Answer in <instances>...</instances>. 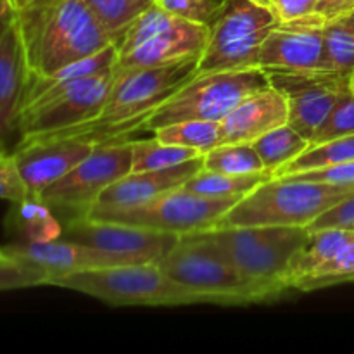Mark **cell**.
<instances>
[{
	"mask_svg": "<svg viewBox=\"0 0 354 354\" xmlns=\"http://www.w3.org/2000/svg\"><path fill=\"white\" fill-rule=\"evenodd\" d=\"M30 197V190L17 169L14 156L0 152V199L14 204L23 203Z\"/></svg>",
	"mask_w": 354,
	"mask_h": 354,
	"instance_id": "cell-35",
	"label": "cell"
},
{
	"mask_svg": "<svg viewBox=\"0 0 354 354\" xmlns=\"http://www.w3.org/2000/svg\"><path fill=\"white\" fill-rule=\"evenodd\" d=\"M349 230H353V232H354V225H353V227H351V228H349Z\"/></svg>",
	"mask_w": 354,
	"mask_h": 354,
	"instance_id": "cell-45",
	"label": "cell"
},
{
	"mask_svg": "<svg viewBox=\"0 0 354 354\" xmlns=\"http://www.w3.org/2000/svg\"><path fill=\"white\" fill-rule=\"evenodd\" d=\"M354 225V192L334 207L325 211L308 227V232L327 230V228H351Z\"/></svg>",
	"mask_w": 354,
	"mask_h": 354,
	"instance_id": "cell-37",
	"label": "cell"
},
{
	"mask_svg": "<svg viewBox=\"0 0 354 354\" xmlns=\"http://www.w3.org/2000/svg\"><path fill=\"white\" fill-rule=\"evenodd\" d=\"M354 133V93L351 88L346 90L341 97L337 99V102L334 104V107L330 109V113L327 114L324 121H322L320 127L317 128V131L311 137L310 145H318L324 144V142L334 140V138L346 137V135Z\"/></svg>",
	"mask_w": 354,
	"mask_h": 354,
	"instance_id": "cell-32",
	"label": "cell"
},
{
	"mask_svg": "<svg viewBox=\"0 0 354 354\" xmlns=\"http://www.w3.org/2000/svg\"><path fill=\"white\" fill-rule=\"evenodd\" d=\"M156 3L182 19L211 26L218 16L221 0H159Z\"/></svg>",
	"mask_w": 354,
	"mask_h": 354,
	"instance_id": "cell-34",
	"label": "cell"
},
{
	"mask_svg": "<svg viewBox=\"0 0 354 354\" xmlns=\"http://www.w3.org/2000/svg\"><path fill=\"white\" fill-rule=\"evenodd\" d=\"M16 14L31 76H50L114 44L85 0H41Z\"/></svg>",
	"mask_w": 354,
	"mask_h": 354,
	"instance_id": "cell-1",
	"label": "cell"
},
{
	"mask_svg": "<svg viewBox=\"0 0 354 354\" xmlns=\"http://www.w3.org/2000/svg\"><path fill=\"white\" fill-rule=\"evenodd\" d=\"M114 68L57 86L28 104L21 116V140L92 123L113 88Z\"/></svg>",
	"mask_w": 354,
	"mask_h": 354,
	"instance_id": "cell-11",
	"label": "cell"
},
{
	"mask_svg": "<svg viewBox=\"0 0 354 354\" xmlns=\"http://www.w3.org/2000/svg\"><path fill=\"white\" fill-rule=\"evenodd\" d=\"M131 171V142L97 145L95 151L76 165L62 178L40 194L48 209H71L85 214L99 201L100 194Z\"/></svg>",
	"mask_w": 354,
	"mask_h": 354,
	"instance_id": "cell-12",
	"label": "cell"
},
{
	"mask_svg": "<svg viewBox=\"0 0 354 354\" xmlns=\"http://www.w3.org/2000/svg\"><path fill=\"white\" fill-rule=\"evenodd\" d=\"M325 21L337 19L354 12V0H320L315 9Z\"/></svg>",
	"mask_w": 354,
	"mask_h": 354,
	"instance_id": "cell-39",
	"label": "cell"
},
{
	"mask_svg": "<svg viewBox=\"0 0 354 354\" xmlns=\"http://www.w3.org/2000/svg\"><path fill=\"white\" fill-rule=\"evenodd\" d=\"M289 123V106L272 85L245 97L220 121L221 144H252L270 130Z\"/></svg>",
	"mask_w": 354,
	"mask_h": 354,
	"instance_id": "cell-20",
	"label": "cell"
},
{
	"mask_svg": "<svg viewBox=\"0 0 354 354\" xmlns=\"http://www.w3.org/2000/svg\"><path fill=\"white\" fill-rule=\"evenodd\" d=\"M273 88L289 106V124L311 140L339 97L349 88L351 76L339 73H299L265 69Z\"/></svg>",
	"mask_w": 354,
	"mask_h": 354,
	"instance_id": "cell-14",
	"label": "cell"
},
{
	"mask_svg": "<svg viewBox=\"0 0 354 354\" xmlns=\"http://www.w3.org/2000/svg\"><path fill=\"white\" fill-rule=\"evenodd\" d=\"M52 286L83 292L111 306H187L203 297L169 279L158 263L107 266L59 277Z\"/></svg>",
	"mask_w": 354,
	"mask_h": 354,
	"instance_id": "cell-4",
	"label": "cell"
},
{
	"mask_svg": "<svg viewBox=\"0 0 354 354\" xmlns=\"http://www.w3.org/2000/svg\"><path fill=\"white\" fill-rule=\"evenodd\" d=\"M209 26L182 19L158 3L145 9L118 41L114 69L158 68L203 54Z\"/></svg>",
	"mask_w": 354,
	"mask_h": 354,
	"instance_id": "cell-6",
	"label": "cell"
},
{
	"mask_svg": "<svg viewBox=\"0 0 354 354\" xmlns=\"http://www.w3.org/2000/svg\"><path fill=\"white\" fill-rule=\"evenodd\" d=\"M28 76L17 14L9 6L0 14V152L14 154L21 142Z\"/></svg>",
	"mask_w": 354,
	"mask_h": 354,
	"instance_id": "cell-15",
	"label": "cell"
},
{
	"mask_svg": "<svg viewBox=\"0 0 354 354\" xmlns=\"http://www.w3.org/2000/svg\"><path fill=\"white\" fill-rule=\"evenodd\" d=\"M282 178L332 183V185H354V161L325 166V168L318 169H310V171L303 173H294V175L282 176Z\"/></svg>",
	"mask_w": 354,
	"mask_h": 354,
	"instance_id": "cell-36",
	"label": "cell"
},
{
	"mask_svg": "<svg viewBox=\"0 0 354 354\" xmlns=\"http://www.w3.org/2000/svg\"><path fill=\"white\" fill-rule=\"evenodd\" d=\"M97 145L83 137H33L23 138L12 156L31 199H38L48 185L88 158Z\"/></svg>",
	"mask_w": 354,
	"mask_h": 354,
	"instance_id": "cell-17",
	"label": "cell"
},
{
	"mask_svg": "<svg viewBox=\"0 0 354 354\" xmlns=\"http://www.w3.org/2000/svg\"><path fill=\"white\" fill-rule=\"evenodd\" d=\"M251 2H254L256 6H261V7H266V9H270V6H272L275 0H251Z\"/></svg>",
	"mask_w": 354,
	"mask_h": 354,
	"instance_id": "cell-41",
	"label": "cell"
},
{
	"mask_svg": "<svg viewBox=\"0 0 354 354\" xmlns=\"http://www.w3.org/2000/svg\"><path fill=\"white\" fill-rule=\"evenodd\" d=\"M354 241V232L348 228H327V230L310 232L306 244L294 256L289 266V287L296 289L297 283L317 272L322 265L334 258L342 248Z\"/></svg>",
	"mask_w": 354,
	"mask_h": 354,
	"instance_id": "cell-21",
	"label": "cell"
},
{
	"mask_svg": "<svg viewBox=\"0 0 354 354\" xmlns=\"http://www.w3.org/2000/svg\"><path fill=\"white\" fill-rule=\"evenodd\" d=\"M52 220L48 218V207L44 206L37 199H26L23 203H14L12 211L9 214V228L17 230L26 237V242L52 241L55 234H52Z\"/></svg>",
	"mask_w": 354,
	"mask_h": 354,
	"instance_id": "cell-30",
	"label": "cell"
},
{
	"mask_svg": "<svg viewBox=\"0 0 354 354\" xmlns=\"http://www.w3.org/2000/svg\"><path fill=\"white\" fill-rule=\"evenodd\" d=\"M0 249L10 258L41 270L48 277V286H52L59 277L71 275L76 272L127 265L123 259L109 252L78 244V242L64 241V239L21 242V244L3 245Z\"/></svg>",
	"mask_w": 354,
	"mask_h": 354,
	"instance_id": "cell-18",
	"label": "cell"
},
{
	"mask_svg": "<svg viewBox=\"0 0 354 354\" xmlns=\"http://www.w3.org/2000/svg\"><path fill=\"white\" fill-rule=\"evenodd\" d=\"M270 86L265 69H239L196 75L171 97L156 107L140 131H151L180 121H216L220 123L245 97Z\"/></svg>",
	"mask_w": 354,
	"mask_h": 354,
	"instance_id": "cell-5",
	"label": "cell"
},
{
	"mask_svg": "<svg viewBox=\"0 0 354 354\" xmlns=\"http://www.w3.org/2000/svg\"><path fill=\"white\" fill-rule=\"evenodd\" d=\"M154 137L166 144L183 145L206 154L220 145V123L216 121H180L154 131Z\"/></svg>",
	"mask_w": 354,
	"mask_h": 354,
	"instance_id": "cell-28",
	"label": "cell"
},
{
	"mask_svg": "<svg viewBox=\"0 0 354 354\" xmlns=\"http://www.w3.org/2000/svg\"><path fill=\"white\" fill-rule=\"evenodd\" d=\"M349 88H351L353 93H354V75L351 76V82H349Z\"/></svg>",
	"mask_w": 354,
	"mask_h": 354,
	"instance_id": "cell-43",
	"label": "cell"
},
{
	"mask_svg": "<svg viewBox=\"0 0 354 354\" xmlns=\"http://www.w3.org/2000/svg\"><path fill=\"white\" fill-rule=\"evenodd\" d=\"M252 147L261 158L266 171L273 176L277 169L303 154L310 147V140L303 137L296 128L286 123L256 138L252 142Z\"/></svg>",
	"mask_w": 354,
	"mask_h": 354,
	"instance_id": "cell-22",
	"label": "cell"
},
{
	"mask_svg": "<svg viewBox=\"0 0 354 354\" xmlns=\"http://www.w3.org/2000/svg\"><path fill=\"white\" fill-rule=\"evenodd\" d=\"M61 239L109 252L127 265H140L161 261L176 244L178 235L116 221L75 216L61 228Z\"/></svg>",
	"mask_w": 354,
	"mask_h": 354,
	"instance_id": "cell-13",
	"label": "cell"
},
{
	"mask_svg": "<svg viewBox=\"0 0 354 354\" xmlns=\"http://www.w3.org/2000/svg\"><path fill=\"white\" fill-rule=\"evenodd\" d=\"M277 24L272 10L251 0H221L197 75L259 68L261 45Z\"/></svg>",
	"mask_w": 354,
	"mask_h": 354,
	"instance_id": "cell-8",
	"label": "cell"
},
{
	"mask_svg": "<svg viewBox=\"0 0 354 354\" xmlns=\"http://www.w3.org/2000/svg\"><path fill=\"white\" fill-rule=\"evenodd\" d=\"M327 21L318 12L279 23L261 45L259 68L299 73H332L324 48Z\"/></svg>",
	"mask_w": 354,
	"mask_h": 354,
	"instance_id": "cell-16",
	"label": "cell"
},
{
	"mask_svg": "<svg viewBox=\"0 0 354 354\" xmlns=\"http://www.w3.org/2000/svg\"><path fill=\"white\" fill-rule=\"evenodd\" d=\"M324 48L328 69L339 75H354V26L348 16L330 19L324 26Z\"/></svg>",
	"mask_w": 354,
	"mask_h": 354,
	"instance_id": "cell-27",
	"label": "cell"
},
{
	"mask_svg": "<svg viewBox=\"0 0 354 354\" xmlns=\"http://www.w3.org/2000/svg\"><path fill=\"white\" fill-rule=\"evenodd\" d=\"M48 286V277L37 266L17 261L0 249V292Z\"/></svg>",
	"mask_w": 354,
	"mask_h": 354,
	"instance_id": "cell-33",
	"label": "cell"
},
{
	"mask_svg": "<svg viewBox=\"0 0 354 354\" xmlns=\"http://www.w3.org/2000/svg\"><path fill=\"white\" fill-rule=\"evenodd\" d=\"M353 192L354 185L270 178L245 194L218 227L308 228L320 214Z\"/></svg>",
	"mask_w": 354,
	"mask_h": 354,
	"instance_id": "cell-3",
	"label": "cell"
},
{
	"mask_svg": "<svg viewBox=\"0 0 354 354\" xmlns=\"http://www.w3.org/2000/svg\"><path fill=\"white\" fill-rule=\"evenodd\" d=\"M114 44L121 40L127 28L154 3V0H85Z\"/></svg>",
	"mask_w": 354,
	"mask_h": 354,
	"instance_id": "cell-29",
	"label": "cell"
},
{
	"mask_svg": "<svg viewBox=\"0 0 354 354\" xmlns=\"http://www.w3.org/2000/svg\"><path fill=\"white\" fill-rule=\"evenodd\" d=\"M159 268L185 289L213 304H251V294L237 270L223 256L209 230L178 235Z\"/></svg>",
	"mask_w": 354,
	"mask_h": 354,
	"instance_id": "cell-7",
	"label": "cell"
},
{
	"mask_svg": "<svg viewBox=\"0 0 354 354\" xmlns=\"http://www.w3.org/2000/svg\"><path fill=\"white\" fill-rule=\"evenodd\" d=\"M318 2L320 0H275L270 10L279 23H287L313 14Z\"/></svg>",
	"mask_w": 354,
	"mask_h": 354,
	"instance_id": "cell-38",
	"label": "cell"
},
{
	"mask_svg": "<svg viewBox=\"0 0 354 354\" xmlns=\"http://www.w3.org/2000/svg\"><path fill=\"white\" fill-rule=\"evenodd\" d=\"M270 178H273V176L268 175V173L235 176L207 171V169L203 168L183 185V189L209 197H244L245 194L254 190L259 183L266 182Z\"/></svg>",
	"mask_w": 354,
	"mask_h": 354,
	"instance_id": "cell-25",
	"label": "cell"
},
{
	"mask_svg": "<svg viewBox=\"0 0 354 354\" xmlns=\"http://www.w3.org/2000/svg\"><path fill=\"white\" fill-rule=\"evenodd\" d=\"M349 161H354V133L324 142V144L310 145L303 154H299L296 159L277 169L273 178H282V176L294 175V173L310 171V169L325 168V166L341 165V162Z\"/></svg>",
	"mask_w": 354,
	"mask_h": 354,
	"instance_id": "cell-24",
	"label": "cell"
},
{
	"mask_svg": "<svg viewBox=\"0 0 354 354\" xmlns=\"http://www.w3.org/2000/svg\"><path fill=\"white\" fill-rule=\"evenodd\" d=\"M204 168V156L187 161L183 165L173 166L156 171L128 173L127 176L114 182L100 194L99 201L86 213H102V211H118L127 207L140 206L154 197L162 196L169 190H176L185 185L194 175ZM85 213V214H86Z\"/></svg>",
	"mask_w": 354,
	"mask_h": 354,
	"instance_id": "cell-19",
	"label": "cell"
},
{
	"mask_svg": "<svg viewBox=\"0 0 354 354\" xmlns=\"http://www.w3.org/2000/svg\"><path fill=\"white\" fill-rule=\"evenodd\" d=\"M37 2H41V0H9L10 7H12L14 10H21V9H24V7L31 6V3H37Z\"/></svg>",
	"mask_w": 354,
	"mask_h": 354,
	"instance_id": "cell-40",
	"label": "cell"
},
{
	"mask_svg": "<svg viewBox=\"0 0 354 354\" xmlns=\"http://www.w3.org/2000/svg\"><path fill=\"white\" fill-rule=\"evenodd\" d=\"M204 169L235 176L268 173L252 144H221L211 149L204 154Z\"/></svg>",
	"mask_w": 354,
	"mask_h": 354,
	"instance_id": "cell-26",
	"label": "cell"
},
{
	"mask_svg": "<svg viewBox=\"0 0 354 354\" xmlns=\"http://www.w3.org/2000/svg\"><path fill=\"white\" fill-rule=\"evenodd\" d=\"M241 199L242 197L201 196L180 187L140 206L102 211V213H86L80 216L133 225V227L165 232V234L185 235L218 227L225 214Z\"/></svg>",
	"mask_w": 354,
	"mask_h": 354,
	"instance_id": "cell-10",
	"label": "cell"
},
{
	"mask_svg": "<svg viewBox=\"0 0 354 354\" xmlns=\"http://www.w3.org/2000/svg\"><path fill=\"white\" fill-rule=\"evenodd\" d=\"M156 2H159V0H154V3H156Z\"/></svg>",
	"mask_w": 354,
	"mask_h": 354,
	"instance_id": "cell-46",
	"label": "cell"
},
{
	"mask_svg": "<svg viewBox=\"0 0 354 354\" xmlns=\"http://www.w3.org/2000/svg\"><path fill=\"white\" fill-rule=\"evenodd\" d=\"M214 242L244 280L252 303L273 301L289 290V266L306 244L301 227H216Z\"/></svg>",
	"mask_w": 354,
	"mask_h": 354,
	"instance_id": "cell-2",
	"label": "cell"
},
{
	"mask_svg": "<svg viewBox=\"0 0 354 354\" xmlns=\"http://www.w3.org/2000/svg\"><path fill=\"white\" fill-rule=\"evenodd\" d=\"M348 282H354V241L342 248L334 258L328 259L308 279L297 283L296 289L310 292V290L341 286V283Z\"/></svg>",
	"mask_w": 354,
	"mask_h": 354,
	"instance_id": "cell-31",
	"label": "cell"
},
{
	"mask_svg": "<svg viewBox=\"0 0 354 354\" xmlns=\"http://www.w3.org/2000/svg\"><path fill=\"white\" fill-rule=\"evenodd\" d=\"M201 55L158 68L116 71L106 106L92 121L95 127L140 131L152 111L197 75ZM88 124V123H86Z\"/></svg>",
	"mask_w": 354,
	"mask_h": 354,
	"instance_id": "cell-9",
	"label": "cell"
},
{
	"mask_svg": "<svg viewBox=\"0 0 354 354\" xmlns=\"http://www.w3.org/2000/svg\"><path fill=\"white\" fill-rule=\"evenodd\" d=\"M9 6H10L9 0H0V14H2L3 10H6Z\"/></svg>",
	"mask_w": 354,
	"mask_h": 354,
	"instance_id": "cell-42",
	"label": "cell"
},
{
	"mask_svg": "<svg viewBox=\"0 0 354 354\" xmlns=\"http://www.w3.org/2000/svg\"><path fill=\"white\" fill-rule=\"evenodd\" d=\"M201 156L204 154H201L196 149L166 144L156 137L147 138V140H133L131 142V173L173 168Z\"/></svg>",
	"mask_w": 354,
	"mask_h": 354,
	"instance_id": "cell-23",
	"label": "cell"
},
{
	"mask_svg": "<svg viewBox=\"0 0 354 354\" xmlns=\"http://www.w3.org/2000/svg\"><path fill=\"white\" fill-rule=\"evenodd\" d=\"M348 17H349V21H351V23H353V26H354V12L348 14Z\"/></svg>",
	"mask_w": 354,
	"mask_h": 354,
	"instance_id": "cell-44",
	"label": "cell"
}]
</instances>
